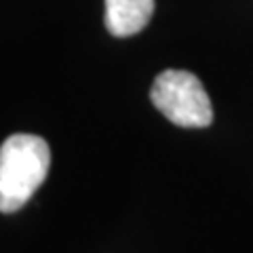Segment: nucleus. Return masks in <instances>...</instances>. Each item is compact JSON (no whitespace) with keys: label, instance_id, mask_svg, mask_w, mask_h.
Listing matches in <instances>:
<instances>
[{"label":"nucleus","instance_id":"nucleus-1","mask_svg":"<svg viewBox=\"0 0 253 253\" xmlns=\"http://www.w3.org/2000/svg\"><path fill=\"white\" fill-rule=\"evenodd\" d=\"M51 165L49 144L28 133H17L0 148V211L13 213L26 205L46 179Z\"/></svg>","mask_w":253,"mask_h":253},{"label":"nucleus","instance_id":"nucleus-2","mask_svg":"<svg viewBox=\"0 0 253 253\" xmlns=\"http://www.w3.org/2000/svg\"><path fill=\"white\" fill-rule=\"evenodd\" d=\"M150 101L173 125L203 129L213 121V108L203 83L186 70H165L154 78Z\"/></svg>","mask_w":253,"mask_h":253},{"label":"nucleus","instance_id":"nucleus-3","mask_svg":"<svg viewBox=\"0 0 253 253\" xmlns=\"http://www.w3.org/2000/svg\"><path fill=\"white\" fill-rule=\"evenodd\" d=\"M154 13V0H106V28L125 38L141 32Z\"/></svg>","mask_w":253,"mask_h":253}]
</instances>
